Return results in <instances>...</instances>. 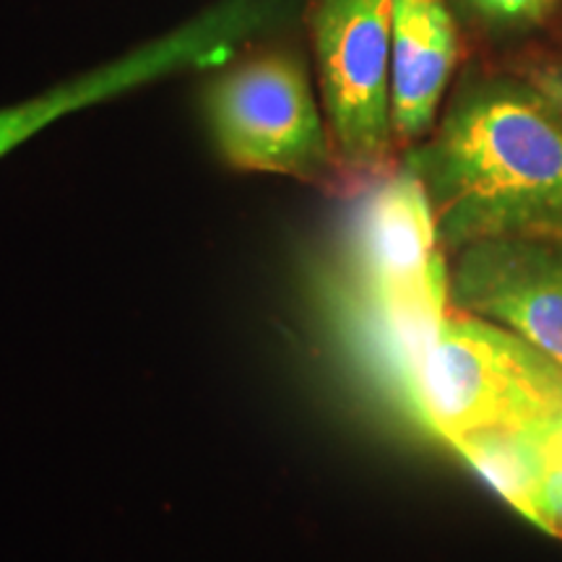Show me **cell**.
<instances>
[{
    "label": "cell",
    "instance_id": "obj_3",
    "mask_svg": "<svg viewBox=\"0 0 562 562\" xmlns=\"http://www.w3.org/2000/svg\"><path fill=\"white\" fill-rule=\"evenodd\" d=\"M357 188L336 305L446 315V250L422 180L402 165Z\"/></svg>",
    "mask_w": 562,
    "mask_h": 562
},
{
    "label": "cell",
    "instance_id": "obj_12",
    "mask_svg": "<svg viewBox=\"0 0 562 562\" xmlns=\"http://www.w3.org/2000/svg\"><path fill=\"white\" fill-rule=\"evenodd\" d=\"M531 87L562 112V66H537L531 70Z\"/></svg>",
    "mask_w": 562,
    "mask_h": 562
},
{
    "label": "cell",
    "instance_id": "obj_4",
    "mask_svg": "<svg viewBox=\"0 0 562 562\" xmlns=\"http://www.w3.org/2000/svg\"><path fill=\"white\" fill-rule=\"evenodd\" d=\"M206 115L222 157L237 170L351 188L307 74L290 55L227 70L209 89Z\"/></svg>",
    "mask_w": 562,
    "mask_h": 562
},
{
    "label": "cell",
    "instance_id": "obj_11",
    "mask_svg": "<svg viewBox=\"0 0 562 562\" xmlns=\"http://www.w3.org/2000/svg\"><path fill=\"white\" fill-rule=\"evenodd\" d=\"M484 19L501 24H537L552 11L554 0H467Z\"/></svg>",
    "mask_w": 562,
    "mask_h": 562
},
{
    "label": "cell",
    "instance_id": "obj_6",
    "mask_svg": "<svg viewBox=\"0 0 562 562\" xmlns=\"http://www.w3.org/2000/svg\"><path fill=\"white\" fill-rule=\"evenodd\" d=\"M271 9L273 0H224L191 24H182L149 45L136 47L123 58L112 60L110 66L94 68L79 79L58 83L45 94L0 110V157L70 112H79L89 104L104 102L178 70L220 66L245 37L261 30L271 16Z\"/></svg>",
    "mask_w": 562,
    "mask_h": 562
},
{
    "label": "cell",
    "instance_id": "obj_2",
    "mask_svg": "<svg viewBox=\"0 0 562 562\" xmlns=\"http://www.w3.org/2000/svg\"><path fill=\"white\" fill-rule=\"evenodd\" d=\"M402 404L442 446L472 432L521 430L562 414V368L510 328L448 313L414 362Z\"/></svg>",
    "mask_w": 562,
    "mask_h": 562
},
{
    "label": "cell",
    "instance_id": "obj_10",
    "mask_svg": "<svg viewBox=\"0 0 562 562\" xmlns=\"http://www.w3.org/2000/svg\"><path fill=\"white\" fill-rule=\"evenodd\" d=\"M529 456L533 461V472L539 480V495L547 521H550L552 537L562 533V414L533 422L518 430Z\"/></svg>",
    "mask_w": 562,
    "mask_h": 562
},
{
    "label": "cell",
    "instance_id": "obj_5",
    "mask_svg": "<svg viewBox=\"0 0 562 562\" xmlns=\"http://www.w3.org/2000/svg\"><path fill=\"white\" fill-rule=\"evenodd\" d=\"M393 0H313L311 32L328 131L351 188L393 170Z\"/></svg>",
    "mask_w": 562,
    "mask_h": 562
},
{
    "label": "cell",
    "instance_id": "obj_8",
    "mask_svg": "<svg viewBox=\"0 0 562 562\" xmlns=\"http://www.w3.org/2000/svg\"><path fill=\"white\" fill-rule=\"evenodd\" d=\"M459 60V32L446 0H393L391 121L412 144L432 128Z\"/></svg>",
    "mask_w": 562,
    "mask_h": 562
},
{
    "label": "cell",
    "instance_id": "obj_7",
    "mask_svg": "<svg viewBox=\"0 0 562 562\" xmlns=\"http://www.w3.org/2000/svg\"><path fill=\"white\" fill-rule=\"evenodd\" d=\"M451 307L510 328L562 368V240H490L456 252Z\"/></svg>",
    "mask_w": 562,
    "mask_h": 562
},
{
    "label": "cell",
    "instance_id": "obj_1",
    "mask_svg": "<svg viewBox=\"0 0 562 562\" xmlns=\"http://www.w3.org/2000/svg\"><path fill=\"white\" fill-rule=\"evenodd\" d=\"M404 165L425 186L446 252L562 240V112L533 87H467Z\"/></svg>",
    "mask_w": 562,
    "mask_h": 562
},
{
    "label": "cell",
    "instance_id": "obj_9",
    "mask_svg": "<svg viewBox=\"0 0 562 562\" xmlns=\"http://www.w3.org/2000/svg\"><path fill=\"white\" fill-rule=\"evenodd\" d=\"M459 459L480 474L513 510H518L526 521L552 533L539 495V480L533 472L529 448L518 430H490L461 435L446 442Z\"/></svg>",
    "mask_w": 562,
    "mask_h": 562
}]
</instances>
